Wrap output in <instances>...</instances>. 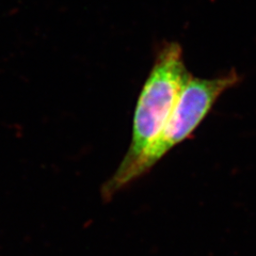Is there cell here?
<instances>
[{"label": "cell", "instance_id": "1", "mask_svg": "<svg viewBox=\"0 0 256 256\" xmlns=\"http://www.w3.org/2000/svg\"><path fill=\"white\" fill-rule=\"evenodd\" d=\"M189 74L180 43L164 42L160 46L136 105L130 148L114 175L104 184V198L110 200L134 182L136 168L162 134Z\"/></svg>", "mask_w": 256, "mask_h": 256}, {"label": "cell", "instance_id": "2", "mask_svg": "<svg viewBox=\"0 0 256 256\" xmlns=\"http://www.w3.org/2000/svg\"><path fill=\"white\" fill-rule=\"evenodd\" d=\"M242 80V76L234 68L214 78H200L189 74L162 134L136 168L134 182L148 173L175 146L192 137L220 96Z\"/></svg>", "mask_w": 256, "mask_h": 256}]
</instances>
